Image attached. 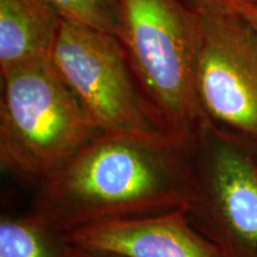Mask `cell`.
<instances>
[{"instance_id": "52a82bcc", "label": "cell", "mask_w": 257, "mask_h": 257, "mask_svg": "<svg viewBox=\"0 0 257 257\" xmlns=\"http://www.w3.org/2000/svg\"><path fill=\"white\" fill-rule=\"evenodd\" d=\"M60 240L110 257H229L198 229L187 208L89 225Z\"/></svg>"}, {"instance_id": "8992f818", "label": "cell", "mask_w": 257, "mask_h": 257, "mask_svg": "<svg viewBox=\"0 0 257 257\" xmlns=\"http://www.w3.org/2000/svg\"><path fill=\"white\" fill-rule=\"evenodd\" d=\"M194 166L193 223L229 257H257V147L208 123Z\"/></svg>"}, {"instance_id": "9c48e42d", "label": "cell", "mask_w": 257, "mask_h": 257, "mask_svg": "<svg viewBox=\"0 0 257 257\" xmlns=\"http://www.w3.org/2000/svg\"><path fill=\"white\" fill-rule=\"evenodd\" d=\"M62 242L31 213L0 220V257H59Z\"/></svg>"}, {"instance_id": "6da1fadb", "label": "cell", "mask_w": 257, "mask_h": 257, "mask_svg": "<svg viewBox=\"0 0 257 257\" xmlns=\"http://www.w3.org/2000/svg\"><path fill=\"white\" fill-rule=\"evenodd\" d=\"M194 147L162 133H99L37 186L30 213L60 238L104 221L188 210Z\"/></svg>"}, {"instance_id": "5b68a950", "label": "cell", "mask_w": 257, "mask_h": 257, "mask_svg": "<svg viewBox=\"0 0 257 257\" xmlns=\"http://www.w3.org/2000/svg\"><path fill=\"white\" fill-rule=\"evenodd\" d=\"M195 12L201 110L212 126L257 147V31L227 6Z\"/></svg>"}, {"instance_id": "277c9868", "label": "cell", "mask_w": 257, "mask_h": 257, "mask_svg": "<svg viewBox=\"0 0 257 257\" xmlns=\"http://www.w3.org/2000/svg\"><path fill=\"white\" fill-rule=\"evenodd\" d=\"M50 59L99 133H161L117 36L62 17Z\"/></svg>"}, {"instance_id": "7c38bea8", "label": "cell", "mask_w": 257, "mask_h": 257, "mask_svg": "<svg viewBox=\"0 0 257 257\" xmlns=\"http://www.w3.org/2000/svg\"><path fill=\"white\" fill-rule=\"evenodd\" d=\"M59 257H110V256L102 255V253L94 252V251H89V250L78 248V246L62 243V248H61Z\"/></svg>"}, {"instance_id": "7a4b0ae2", "label": "cell", "mask_w": 257, "mask_h": 257, "mask_svg": "<svg viewBox=\"0 0 257 257\" xmlns=\"http://www.w3.org/2000/svg\"><path fill=\"white\" fill-rule=\"evenodd\" d=\"M117 37L161 133L194 146L208 121L197 92L199 22L182 0H114Z\"/></svg>"}, {"instance_id": "8fae6325", "label": "cell", "mask_w": 257, "mask_h": 257, "mask_svg": "<svg viewBox=\"0 0 257 257\" xmlns=\"http://www.w3.org/2000/svg\"><path fill=\"white\" fill-rule=\"evenodd\" d=\"M224 6L236 11L257 31V0H234Z\"/></svg>"}, {"instance_id": "ba28073f", "label": "cell", "mask_w": 257, "mask_h": 257, "mask_svg": "<svg viewBox=\"0 0 257 257\" xmlns=\"http://www.w3.org/2000/svg\"><path fill=\"white\" fill-rule=\"evenodd\" d=\"M61 21L49 0H0V72L50 57Z\"/></svg>"}, {"instance_id": "4fadbf2b", "label": "cell", "mask_w": 257, "mask_h": 257, "mask_svg": "<svg viewBox=\"0 0 257 257\" xmlns=\"http://www.w3.org/2000/svg\"><path fill=\"white\" fill-rule=\"evenodd\" d=\"M182 2H184L186 5H188L192 10L198 11V10L208 8V6L226 5L227 3L234 2V0H182Z\"/></svg>"}, {"instance_id": "3957f363", "label": "cell", "mask_w": 257, "mask_h": 257, "mask_svg": "<svg viewBox=\"0 0 257 257\" xmlns=\"http://www.w3.org/2000/svg\"><path fill=\"white\" fill-rule=\"evenodd\" d=\"M0 163L37 186L99 131L50 57L0 72Z\"/></svg>"}, {"instance_id": "30bf717a", "label": "cell", "mask_w": 257, "mask_h": 257, "mask_svg": "<svg viewBox=\"0 0 257 257\" xmlns=\"http://www.w3.org/2000/svg\"><path fill=\"white\" fill-rule=\"evenodd\" d=\"M62 17L99 30L118 34V10L114 0H49Z\"/></svg>"}]
</instances>
